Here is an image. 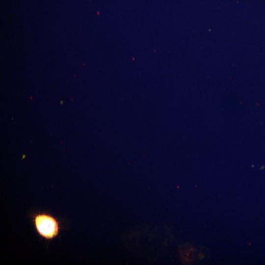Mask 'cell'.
Here are the masks:
<instances>
[{
  "instance_id": "6da1fadb",
  "label": "cell",
  "mask_w": 265,
  "mask_h": 265,
  "mask_svg": "<svg viewBox=\"0 0 265 265\" xmlns=\"http://www.w3.org/2000/svg\"><path fill=\"white\" fill-rule=\"evenodd\" d=\"M32 217L35 229L41 237L51 240L57 236L60 226L54 217L45 212L36 213Z\"/></svg>"
}]
</instances>
